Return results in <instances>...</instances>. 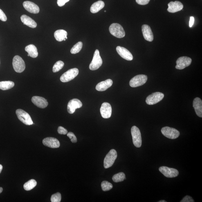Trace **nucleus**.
<instances>
[{
  "instance_id": "nucleus-1",
  "label": "nucleus",
  "mask_w": 202,
  "mask_h": 202,
  "mask_svg": "<svg viewBox=\"0 0 202 202\" xmlns=\"http://www.w3.org/2000/svg\"><path fill=\"white\" fill-rule=\"evenodd\" d=\"M109 30L112 35L118 38H121L125 36V32L123 28L118 23H113L110 26Z\"/></svg>"
},
{
  "instance_id": "nucleus-2",
  "label": "nucleus",
  "mask_w": 202,
  "mask_h": 202,
  "mask_svg": "<svg viewBox=\"0 0 202 202\" xmlns=\"http://www.w3.org/2000/svg\"><path fill=\"white\" fill-rule=\"evenodd\" d=\"M16 114L19 120L25 125H30L34 124L30 115L24 110L17 109L16 111Z\"/></svg>"
},
{
  "instance_id": "nucleus-3",
  "label": "nucleus",
  "mask_w": 202,
  "mask_h": 202,
  "mask_svg": "<svg viewBox=\"0 0 202 202\" xmlns=\"http://www.w3.org/2000/svg\"><path fill=\"white\" fill-rule=\"evenodd\" d=\"M117 157V153L115 149H111L106 155L104 160V168L108 169L112 166Z\"/></svg>"
},
{
  "instance_id": "nucleus-4",
  "label": "nucleus",
  "mask_w": 202,
  "mask_h": 202,
  "mask_svg": "<svg viewBox=\"0 0 202 202\" xmlns=\"http://www.w3.org/2000/svg\"><path fill=\"white\" fill-rule=\"evenodd\" d=\"M12 65L14 70L17 73H22L26 68L24 61L22 58L19 55H15L12 61Z\"/></svg>"
},
{
  "instance_id": "nucleus-5",
  "label": "nucleus",
  "mask_w": 202,
  "mask_h": 202,
  "mask_svg": "<svg viewBox=\"0 0 202 202\" xmlns=\"http://www.w3.org/2000/svg\"><path fill=\"white\" fill-rule=\"evenodd\" d=\"M131 133L132 135L133 143L137 147H141L142 140L141 134L138 128L134 126L131 128Z\"/></svg>"
},
{
  "instance_id": "nucleus-6",
  "label": "nucleus",
  "mask_w": 202,
  "mask_h": 202,
  "mask_svg": "<svg viewBox=\"0 0 202 202\" xmlns=\"http://www.w3.org/2000/svg\"><path fill=\"white\" fill-rule=\"evenodd\" d=\"M79 72V70L77 68H71L61 76L60 80L63 82H69L77 76L78 75Z\"/></svg>"
},
{
  "instance_id": "nucleus-7",
  "label": "nucleus",
  "mask_w": 202,
  "mask_h": 202,
  "mask_svg": "<svg viewBox=\"0 0 202 202\" xmlns=\"http://www.w3.org/2000/svg\"><path fill=\"white\" fill-rule=\"evenodd\" d=\"M102 59L100 57L99 50H96L94 55L92 61L90 64V69L91 70L98 69L102 65Z\"/></svg>"
},
{
  "instance_id": "nucleus-8",
  "label": "nucleus",
  "mask_w": 202,
  "mask_h": 202,
  "mask_svg": "<svg viewBox=\"0 0 202 202\" xmlns=\"http://www.w3.org/2000/svg\"><path fill=\"white\" fill-rule=\"evenodd\" d=\"M147 77L144 75H139L133 77L130 81V85L132 87L143 86L147 82Z\"/></svg>"
},
{
  "instance_id": "nucleus-9",
  "label": "nucleus",
  "mask_w": 202,
  "mask_h": 202,
  "mask_svg": "<svg viewBox=\"0 0 202 202\" xmlns=\"http://www.w3.org/2000/svg\"><path fill=\"white\" fill-rule=\"evenodd\" d=\"M161 133L166 138L174 139L180 136V132L178 130L168 127H164L161 129Z\"/></svg>"
},
{
  "instance_id": "nucleus-10",
  "label": "nucleus",
  "mask_w": 202,
  "mask_h": 202,
  "mask_svg": "<svg viewBox=\"0 0 202 202\" xmlns=\"http://www.w3.org/2000/svg\"><path fill=\"white\" fill-rule=\"evenodd\" d=\"M164 94L160 92H155L152 94L146 99V102L149 105H154L163 100Z\"/></svg>"
},
{
  "instance_id": "nucleus-11",
  "label": "nucleus",
  "mask_w": 202,
  "mask_h": 202,
  "mask_svg": "<svg viewBox=\"0 0 202 202\" xmlns=\"http://www.w3.org/2000/svg\"><path fill=\"white\" fill-rule=\"evenodd\" d=\"M159 171L166 177L169 178H175L179 174L176 169L165 166L160 167Z\"/></svg>"
},
{
  "instance_id": "nucleus-12",
  "label": "nucleus",
  "mask_w": 202,
  "mask_h": 202,
  "mask_svg": "<svg viewBox=\"0 0 202 202\" xmlns=\"http://www.w3.org/2000/svg\"><path fill=\"white\" fill-rule=\"evenodd\" d=\"M190 58L184 56L179 58L176 61V69L182 70L190 65L192 63Z\"/></svg>"
},
{
  "instance_id": "nucleus-13",
  "label": "nucleus",
  "mask_w": 202,
  "mask_h": 202,
  "mask_svg": "<svg viewBox=\"0 0 202 202\" xmlns=\"http://www.w3.org/2000/svg\"><path fill=\"white\" fill-rule=\"evenodd\" d=\"M82 106V103L79 99H72L68 102V112L70 114H73L75 112L76 109L81 108Z\"/></svg>"
},
{
  "instance_id": "nucleus-14",
  "label": "nucleus",
  "mask_w": 202,
  "mask_h": 202,
  "mask_svg": "<svg viewBox=\"0 0 202 202\" xmlns=\"http://www.w3.org/2000/svg\"><path fill=\"white\" fill-rule=\"evenodd\" d=\"M100 112L103 118L108 119L111 117L112 112V108L111 104L107 102H104L101 106Z\"/></svg>"
},
{
  "instance_id": "nucleus-15",
  "label": "nucleus",
  "mask_w": 202,
  "mask_h": 202,
  "mask_svg": "<svg viewBox=\"0 0 202 202\" xmlns=\"http://www.w3.org/2000/svg\"><path fill=\"white\" fill-rule=\"evenodd\" d=\"M116 50L117 53L122 58L128 61H131L133 59V56L127 49L120 46H117Z\"/></svg>"
},
{
  "instance_id": "nucleus-16",
  "label": "nucleus",
  "mask_w": 202,
  "mask_h": 202,
  "mask_svg": "<svg viewBox=\"0 0 202 202\" xmlns=\"http://www.w3.org/2000/svg\"><path fill=\"white\" fill-rule=\"evenodd\" d=\"M42 142L44 145L52 148H57L60 147V143L59 140L51 137L45 138Z\"/></svg>"
},
{
  "instance_id": "nucleus-17",
  "label": "nucleus",
  "mask_w": 202,
  "mask_h": 202,
  "mask_svg": "<svg viewBox=\"0 0 202 202\" xmlns=\"http://www.w3.org/2000/svg\"><path fill=\"white\" fill-rule=\"evenodd\" d=\"M31 100L35 105L42 109L46 108L48 104L47 100L44 97L35 96L32 97Z\"/></svg>"
},
{
  "instance_id": "nucleus-18",
  "label": "nucleus",
  "mask_w": 202,
  "mask_h": 202,
  "mask_svg": "<svg viewBox=\"0 0 202 202\" xmlns=\"http://www.w3.org/2000/svg\"><path fill=\"white\" fill-rule=\"evenodd\" d=\"M168 7V11L172 13L180 11L183 8L182 3L178 1L171 2L169 3Z\"/></svg>"
},
{
  "instance_id": "nucleus-19",
  "label": "nucleus",
  "mask_w": 202,
  "mask_h": 202,
  "mask_svg": "<svg viewBox=\"0 0 202 202\" xmlns=\"http://www.w3.org/2000/svg\"><path fill=\"white\" fill-rule=\"evenodd\" d=\"M24 8L30 13L37 14L39 12L40 9L38 6L33 2L26 1L23 3Z\"/></svg>"
},
{
  "instance_id": "nucleus-20",
  "label": "nucleus",
  "mask_w": 202,
  "mask_h": 202,
  "mask_svg": "<svg viewBox=\"0 0 202 202\" xmlns=\"http://www.w3.org/2000/svg\"><path fill=\"white\" fill-rule=\"evenodd\" d=\"M142 32L144 38L149 42L154 40V35L151 29L148 25L144 24L142 26Z\"/></svg>"
},
{
  "instance_id": "nucleus-21",
  "label": "nucleus",
  "mask_w": 202,
  "mask_h": 202,
  "mask_svg": "<svg viewBox=\"0 0 202 202\" xmlns=\"http://www.w3.org/2000/svg\"><path fill=\"white\" fill-rule=\"evenodd\" d=\"M113 84V81L111 79H108L105 81L99 82L97 85L96 90L99 91H105L110 87H111Z\"/></svg>"
},
{
  "instance_id": "nucleus-22",
  "label": "nucleus",
  "mask_w": 202,
  "mask_h": 202,
  "mask_svg": "<svg viewBox=\"0 0 202 202\" xmlns=\"http://www.w3.org/2000/svg\"><path fill=\"white\" fill-rule=\"evenodd\" d=\"M193 106L197 116L202 118V101L201 99L198 97L195 99L193 103Z\"/></svg>"
},
{
  "instance_id": "nucleus-23",
  "label": "nucleus",
  "mask_w": 202,
  "mask_h": 202,
  "mask_svg": "<svg viewBox=\"0 0 202 202\" xmlns=\"http://www.w3.org/2000/svg\"><path fill=\"white\" fill-rule=\"evenodd\" d=\"M21 21L24 24L32 28H35L37 27V23L35 21L29 16L23 15L21 17Z\"/></svg>"
},
{
  "instance_id": "nucleus-24",
  "label": "nucleus",
  "mask_w": 202,
  "mask_h": 202,
  "mask_svg": "<svg viewBox=\"0 0 202 202\" xmlns=\"http://www.w3.org/2000/svg\"><path fill=\"white\" fill-rule=\"evenodd\" d=\"M67 32L65 30L62 29L57 30L54 33L55 39L59 42H62L64 39H67Z\"/></svg>"
},
{
  "instance_id": "nucleus-25",
  "label": "nucleus",
  "mask_w": 202,
  "mask_h": 202,
  "mask_svg": "<svg viewBox=\"0 0 202 202\" xmlns=\"http://www.w3.org/2000/svg\"><path fill=\"white\" fill-rule=\"evenodd\" d=\"M25 49V50L28 52L29 56L33 58H37L38 55L37 48L34 45H29L26 47Z\"/></svg>"
},
{
  "instance_id": "nucleus-26",
  "label": "nucleus",
  "mask_w": 202,
  "mask_h": 202,
  "mask_svg": "<svg viewBox=\"0 0 202 202\" xmlns=\"http://www.w3.org/2000/svg\"><path fill=\"white\" fill-rule=\"evenodd\" d=\"M104 3L103 1H99L93 3L90 8L91 13L94 14L98 12L104 7Z\"/></svg>"
},
{
  "instance_id": "nucleus-27",
  "label": "nucleus",
  "mask_w": 202,
  "mask_h": 202,
  "mask_svg": "<svg viewBox=\"0 0 202 202\" xmlns=\"http://www.w3.org/2000/svg\"><path fill=\"white\" fill-rule=\"evenodd\" d=\"M14 85V83L11 81L0 82V89L2 90H8L13 88Z\"/></svg>"
},
{
  "instance_id": "nucleus-28",
  "label": "nucleus",
  "mask_w": 202,
  "mask_h": 202,
  "mask_svg": "<svg viewBox=\"0 0 202 202\" xmlns=\"http://www.w3.org/2000/svg\"><path fill=\"white\" fill-rule=\"evenodd\" d=\"M37 185V181L35 180L31 179L24 184L23 187L25 190L29 191L33 189Z\"/></svg>"
},
{
  "instance_id": "nucleus-29",
  "label": "nucleus",
  "mask_w": 202,
  "mask_h": 202,
  "mask_svg": "<svg viewBox=\"0 0 202 202\" xmlns=\"http://www.w3.org/2000/svg\"><path fill=\"white\" fill-rule=\"evenodd\" d=\"M125 178V174L123 172L115 174L112 177L113 181L116 183L123 181Z\"/></svg>"
},
{
  "instance_id": "nucleus-30",
  "label": "nucleus",
  "mask_w": 202,
  "mask_h": 202,
  "mask_svg": "<svg viewBox=\"0 0 202 202\" xmlns=\"http://www.w3.org/2000/svg\"><path fill=\"white\" fill-rule=\"evenodd\" d=\"M83 46V43L81 42H79L77 43L72 48L70 52L72 54H76L79 53L81 50Z\"/></svg>"
},
{
  "instance_id": "nucleus-31",
  "label": "nucleus",
  "mask_w": 202,
  "mask_h": 202,
  "mask_svg": "<svg viewBox=\"0 0 202 202\" xmlns=\"http://www.w3.org/2000/svg\"><path fill=\"white\" fill-rule=\"evenodd\" d=\"M64 63L62 61H58L53 67V72H57L59 71L64 67Z\"/></svg>"
},
{
  "instance_id": "nucleus-32",
  "label": "nucleus",
  "mask_w": 202,
  "mask_h": 202,
  "mask_svg": "<svg viewBox=\"0 0 202 202\" xmlns=\"http://www.w3.org/2000/svg\"><path fill=\"white\" fill-rule=\"evenodd\" d=\"M101 187L102 190L104 191H109L113 187L112 184L110 183L109 182L106 181H104L102 182L101 183Z\"/></svg>"
},
{
  "instance_id": "nucleus-33",
  "label": "nucleus",
  "mask_w": 202,
  "mask_h": 202,
  "mask_svg": "<svg viewBox=\"0 0 202 202\" xmlns=\"http://www.w3.org/2000/svg\"><path fill=\"white\" fill-rule=\"evenodd\" d=\"M61 199H62V196L61 194L60 193L57 192L51 196L50 201L52 202H60Z\"/></svg>"
},
{
  "instance_id": "nucleus-34",
  "label": "nucleus",
  "mask_w": 202,
  "mask_h": 202,
  "mask_svg": "<svg viewBox=\"0 0 202 202\" xmlns=\"http://www.w3.org/2000/svg\"><path fill=\"white\" fill-rule=\"evenodd\" d=\"M67 136L71 139L72 143H75L77 142V138L73 133L71 132L68 133H67Z\"/></svg>"
},
{
  "instance_id": "nucleus-35",
  "label": "nucleus",
  "mask_w": 202,
  "mask_h": 202,
  "mask_svg": "<svg viewBox=\"0 0 202 202\" xmlns=\"http://www.w3.org/2000/svg\"><path fill=\"white\" fill-rule=\"evenodd\" d=\"M58 132L60 134L65 135L67 134L68 131L67 130L64 129V127L59 126L57 130Z\"/></svg>"
},
{
  "instance_id": "nucleus-36",
  "label": "nucleus",
  "mask_w": 202,
  "mask_h": 202,
  "mask_svg": "<svg viewBox=\"0 0 202 202\" xmlns=\"http://www.w3.org/2000/svg\"><path fill=\"white\" fill-rule=\"evenodd\" d=\"M0 20L3 21H6L7 20L6 15L1 9H0Z\"/></svg>"
},
{
  "instance_id": "nucleus-37",
  "label": "nucleus",
  "mask_w": 202,
  "mask_h": 202,
  "mask_svg": "<svg viewBox=\"0 0 202 202\" xmlns=\"http://www.w3.org/2000/svg\"><path fill=\"white\" fill-rule=\"evenodd\" d=\"M194 200L193 198L189 196H186L180 202H194Z\"/></svg>"
},
{
  "instance_id": "nucleus-38",
  "label": "nucleus",
  "mask_w": 202,
  "mask_h": 202,
  "mask_svg": "<svg viewBox=\"0 0 202 202\" xmlns=\"http://www.w3.org/2000/svg\"><path fill=\"white\" fill-rule=\"evenodd\" d=\"M136 2L140 5H146L148 3L150 0H136Z\"/></svg>"
},
{
  "instance_id": "nucleus-39",
  "label": "nucleus",
  "mask_w": 202,
  "mask_h": 202,
  "mask_svg": "<svg viewBox=\"0 0 202 202\" xmlns=\"http://www.w3.org/2000/svg\"><path fill=\"white\" fill-rule=\"evenodd\" d=\"M70 0H57V3L58 6L60 7L64 6L65 3L68 2Z\"/></svg>"
},
{
  "instance_id": "nucleus-40",
  "label": "nucleus",
  "mask_w": 202,
  "mask_h": 202,
  "mask_svg": "<svg viewBox=\"0 0 202 202\" xmlns=\"http://www.w3.org/2000/svg\"><path fill=\"white\" fill-rule=\"evenodd\" d=\"M194 18L193 17H191L190 18V21H189V26L190 28H191L193 26L194 22Z\"/></svg>"
},
{
  "instance_id": "nucleus-41",
  "label": "nucleus",
  "mask_w": 202,
  "mask_h": 202,
  "mask_svg": "<svg viewBox=\"0 0 202 202\" xmlns=\"http://www.w3.org/2000/svg\"><path fill=\"white\" fill-rule=\"evenodd\" d=\"M3 169V166L2 165H0V174H1V173L2 172V171Z\"/></svg>"
},
{
  "instance_id": "nucleus-42",
  "label": "nucleus",
  "mask_w": 202,
  "mask_h": 202,
  "mask_svg": "<svg viewBox=\"0 0 202 202\" xmlns=\"http://www.w3.org/2000/svg\"><path fill=\"white\" fill-rule=\"evenodd\" d=\"M3 191V188L2 187H0V194Z\"/></svg>"
},
{
  "instance_id": "nucleus-43",
  "label": "nucleus",
  "mask_w": 202,
  "mask_h": 202,
  "mask_svg": "<svg viewBox=\"0 0 202 202\" xmlns=\"http://www.w3.org/2000/svg\"><path fill=\"white\" fill-rule=\"evenodd\" d=\"M159 202H166L165 200H161V201H158Z\"/></svg>"
},
{
  "instance_id": "nucleus-44",
  "label": "nucleus",
  "mask_w": 202,
  "mask_h": 202,
  "mask_svg": "<svg viewBox=\"0 0 202 202\" xmlns=\"http://www.w3.org/2000/svg\"><path fill=\"white\" fill-rule=\"evenodd\" d=\"M104 12H106V11H104Z\"/></svg>"
}]
</instances>
